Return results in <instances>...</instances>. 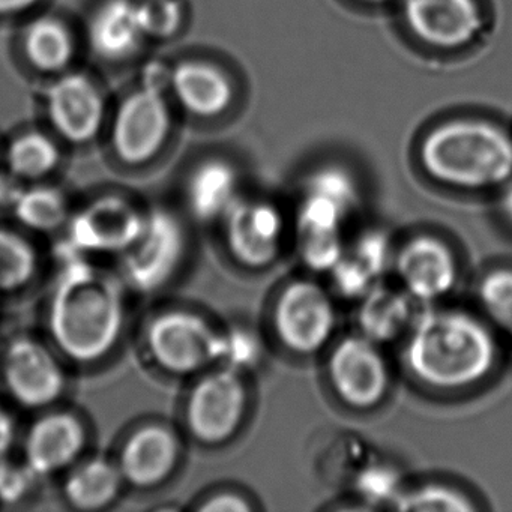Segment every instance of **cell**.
<instances>
[{"instance_id": "cell-3", "label": "cell", "mask_w": 512, "mask_h": 512, "mask_svg": "<svg viewBox=\"0 0 512 512\" xmlns=\"http://www.w3.org/2000/svg\"><path fill=\"white\" fill-rule=\"evenodd\" d=\"M421 161L425 172L440 184L484 190L511 178L512 139L488 122H448L428 134Z\"/></svg>"}, {"instance_id": "cell-18", "label": "cell", "mask_w": 512, "mask_h": 512, "mask_svg": "<svg viewBox=\"0 0 512 512\" xmlns=\"http://www.w3.org/2000/svg\"><path fill=\"white\" fill-rule=\"evenodd\" d=\"M356 304V332L380 346L406 337L419 313L418 302L406 290L385 281L376 284Z\"/></svg>"}, {"instance_id": "cell-1", "label": "cell", "mask_w": 512, "mask_h": 512, "mask_svg": "<svg viewBox=\"0 0 512 512\" xmlns=\"http://www.w3.org/2000/svg\"><path fill=\"white\" fill-rule=\"evenodd\" d=\"M128 289L91 259L56 265L47 298L49 341L71 364L95 365L115 352L127 325Z\"/></svg>"}, {"instance_id": "cell-5", "label": "cell", "mask_w": 512, "mask_h": 512, "mask_svg": "<svg viewBox=\"0 0 512 512\" xmlns=\"http://www.w3.org/2000/svg\"><path fill=\"white\" fill-rule=\"evenodd\" d=\"M187 254L184 221L176 212L155 206L146 211L142 233L118 257V275L128 292L155 295L178 277Z\"/></svg>"}, {"instance_id": "cell-27", "label": "cell", "mask_w": 512, "mask_h": 512, "mask_svg": "<svg viewBox=\"0 0 512 512\" xmlns=\"http://www.w3.org/2000/svg\"><path fill=\"white\" fill-rule=\"evenodd\" d=\"M40 271V254L28 236L0 227V295L28 287Z\"/></svg>"}, {"instance_id": "cell-2", "label": "cell", "mask_w": 512, "mask_h": 512, "mask_svg": "<svg viewBox=\"0 0 512 512\" xmlns=\"http://www.w3.org/2000/svg\"><path fill=\"white\" fill-rule=\"evenodd\" d=\"M403 358L421 385L463 391L490 376L497 343L487 323L469 310L425 305L404 337Z\"/></svg>"}, {"instance_id": "cell-35", "label": "cell", "mask_w": 512, "mask_h": 512, "mask_svg": "<svg viewBox=\"0 0 512 512\" xmlns=\"http://www.w3.org/2000/svg\"><path fill=\"white\" fill-rule=\"evenodd\" d=\"M196 509L202 512H250L254 511V503L238 491L221 490L205 497Z\"/></svg>"}, {"instance_id": "cell-4", "label": "cell", "mask_w": 512, "mask_h": 512, "mask_svg": "<svg viewBox=\"0 0 512 512\" xmlns=\"http://www.w3.org/2000/svg\"><path fill=\"white\" fill-rule=\"evenodd\" d=\"M223 328L199 311L170 307L157 311L143 329V349L161 373L196 377L220 364Z\"/></svg>"}, {"instance_id": "cell-31", "label": "cell", "mask_w": 512, "mask_h": 512, "mask_svg": "<svg viewBox=\"0 0 512 512\" xmlns=\"http://www.w3.org/2000/svg\"><path fill=\"white\" fill-rule=\"evenodd\" d=\"M368 455L370 451L356 437H337L323 452L322 464H320L323 478L329 484L349 488L350 482L355 478L356 472L367 460Z\"/></svg>"}, {"instance_id": "cell-32", "label": "cell", "mask_w": 512, "mask_h": 512, "mask_svg": "<svg viewBox=\"0 0 512 512\" xmlns=\"http://www.w3.org/2000/svg\"><path fill=\"white\" fill-rule=\"evenodd\" d=\"M479 304L491 322L512 335V271L494 269L478 286Z\"/></svg>"}, {"instance_id": "cell-8", "label": "cell", "mask_w": 512, "mask_h": 512, "mask_svg": "<svg viewBox=\"0 0 512 512\" xmlns=\"http://www.w3.org/2000/svg\"><path fill=\"white\" fill-rule=\"evenodd\" d=\"M0 383L13 403L26 410H47L68 388L65 359L52 343L23 334L2 346Z\"/></svg>"}, {"instance_id": "cell-42", "label": "cell", "mask_w": 512, "mask_h": 512, "mask_svg": "<svg viewBox=\"0 0 512 512\" xmlns=\"http://www.w3.org/2000/svg\"><path fill=\"white\" fill-rule=\"evenodd\" d=\"M0 296H2V295H0Z\"/></svg>"}, {"instance_id": "cell-7", "label": "cell", "mask_w": 512, "mask_h": 512, "mask_svg": "<svg viewBox=\"0 0 512 512\" xmlns=\"http://www.w3.org/2000/svg\"><path fill=\"white\" fill-rule=\"evenodd\" d=\"M248 406L247 376L217 365L191 385L185 398V428L202 445H223L241 430Z\"/></svg>"}, {"instance_id": "cell-37", "label": "cell", "mask_w": 512, "mask_h": 512, "mask_svg": "<svg viewBox=\"0 0 512 512\" xmlns=\"http://www.w3.org/2000/svg\"><path fill=\"white\" fill-rule=\"evenodd\" d=\"M16 437V421H14L13 415L0 404V458L11 454Z\"/></svg>"}, {"instance_id": "cell-24", "label": "cell", "mask_w": 512, "mask_h": 512, "mask_svg": "<svg viewBox=\"0 0 512 512\" xmlns=\"http://www.w3.org/2000/svg\"><path fill=\"white\" fill-rule=\"evenodd\" d=\"M71 212L64 191L53 185L35 182L25 188L11 215L28 232L58 235L67 226Z\"/></svg>"}, {"instance_id": "cell-39", "label": "cell", "mask_w": 512, "mask_h": 512, "mask_svg": "<svg viewBox=\"0 0 512 512\" xmlns=\"http://www.w3.org/2000/svg\"><path fill=\"white\" fill-rule=\"evenodd\" d=\"M500 208H502L503 215L509 224H512V184L506 188L505 193L502 196V202H500Z\"/></svg>"}, {"instance_id": "cell-13", "label": "cell", "mask_w": 512, "mask_h": 512, "mask_svg": "<svg viewBox=\"0 0 512 512\" xmlns=\"http://www.w3.org/2000/svg\"><path fill=\"white\" fill-rule=\"evenodd\" d=\"M392 272L421 307L439 304L457 286L460 274L451 245L428 233L412 236L395 250Z\"/></svg>"}, {"instance_id": "cell-33", "label": "cell", "mask_w": 512, "mask_h": 512, "mask_svg": "<svg viewBox=\"0 0 512 512\" xmlns=\"http://www.w3.org/2000/svg\"><path fill=\"white\" fill-rule=\"evenodd\" d=\"M41 478L23 457L0 458V505L19 506L28 502L40 487Z\"/></svg>"}, {"instance_id": "cell-16", "label": "cell", "mask_w": 512, "mask_h": 512, "mask_svg": "<svg viewBox=\"0 0 512 512\" xmlns=\"http://www.w3.org/2000/svg\"><path fill=\"white\" fill-rule=\"evenodd\" d=\"M47 116L61 139L83 146L97 139L106 121V101L91 77L67 73L47 92Z\"/></svg>"}, {"instance_id": "cell-38", "label": "cell", "mask_w": 512, "mask_h": 512, "mask_svg": "<svg viewBox=\"0 0 512 512\" xmlns=\"http://www.w3.org/2000/svg\"><path fill=\"white\" fill-rule=\"evenodd\" d=\"M40 0H0V17H13L31 10Z\"/></svg>"}, {"instance_id": "cell-6", "label": "cell", "mask_w": 512, "mask_h": 512, "mask_svg": "<svg viewBox=\"0 0 512 512\" xmlns=\"http://www.w3.org/2000/svg\"><path fill=\"white\" fill-rule=\"evenodd\" d=\"M271 319L275 337L287 352L316 355L334 340L338 325L335 296L311 278H296L281 287Z\"/></svg>"}, {"instance_id": "cell-30", "label": "cell", "mask_w": 512, "mask_h": 512, "mask_svg": "<svg viewBox=\"0 0 512 512\" xmlns=\"http://www.w3.org/2000/svg\"><path fill=\"white\" fill-rule=\"evenodd\" d=\"M394 242L386 230L370 227L359 232L352 241H347L346 251L377 281H385L392 272L395 257Z\"/></svg>"}, {"instance_id": "cell-19", "label": "cell", "mask_w": 512, "mask_h": 512, "mask_svg": "<svg viewBox=\"0 0 512 512\" xmlns=\"http://www.w3.org/2000/svg\"><path fill=\"white\" fill-rule=\"evenodd\" d=\"M88 41L101 61L116 64L137 55L148 41L140 25L137 2L106 0L89 22Z\"/></svg>"}, {"instance_id": "cell-40", "label": "cell", "mask_w": 512, "mask_h": 512, "mask_svg": "<svg viewBox=\"0 0 512 512\" xmlns=\"http://www.w3.org/2000/svg\"><path fill=\"white\" fill-rule=\"evenodd\" d=\"M365 2H371V4H380V2H385V0H365Z\"/></svg>"}, {"instance_id": "cell-34", "label": "cell", "mask_w": 512, "mask_h": 512, "mask_svg": "<svg viewBox=\"0 0 512 512\" xmlns=\"http://www.w3.org/2000/svg\"><path fill=\"white\" fill-rule=\"evenodd\" d=\"M137 13L146 40H167L181 28L182 5L179 0H140Z\"/></svg>"}, {"instance_id": "cell-36", "label": "cell", "mask_w": 512, "mask_h": 512, "mask_svg": "<svg viewBox=\"0 0 512 512\" xmlns=\"http://www.w3.org/2000/svg\"><path fill=\"white\" fill-rule=\"evenodd\" d=\"M26 187L28 184L25 181L17 178L8 170L0 172V212H10L11 214Z\"/></svg>"}, {"instance_id": "cell-9", "label": "cell", "mask_w": 512, "mask_h": 512, "mask_svg": "<svg viewBox=\"0 0 512 512\" xmlns=\"http://www.w3.org/2000/svg\"><path fill=\"white\" fill-rule=\"evenodd\" d=\"M326 376L338 400L355 410L380 406L391 388V367L383 346L359 332L329 347Z\"/></svg>"}, {"instance_id": "cell-41", "label": "cell", "mask_w": 512, "mask_h": 512, "mask_svg": "<svg viewBox=\"0 0 512 512\" xmlns=\"http://www.w3.org/2000/svg\"><path fill=\"white\" fill-rule=\"evenodd\" d=\"M0 356H2V344H0Z\"/></svg>"}, {"instance_id": "cell-17", "label": "cell", "mask_w": 512, "mask_h": 512, "mask_svg": "<svg viewBox=\"0 0 512 512\" xmlns=\"http://www.w3.org/2000/svg\"><path fill=\"white\" fill-rule=\"evenodd\" d=\"M403 10L410 31L440 49L464 46L482 28L476 0H404Z\"/></svg>"}, {"instance_id": "cell-26", "label": "cell", "mask_w": 512, "mask_h": 512, "mask_svg": "<svg viewBox=\"0 0 512 512\" xmlns=\"http://www.w3.org/2000/svg\"><path fill=\"white\" fill-rule=\"evenodd\" d=\"M61 163L58 143L40 131H28L13 140L5 151L7 170L26 184L43 182Z\"/></svg>"}, {"instance_id": "cell-10", "label": "cell", "mask_w": 512, "mask_h": 512, "mask_svg": "<svg viewBox=\"0 0 512 512\" xmlns=\"http://www.w3.org/2000/svg\"><path fill=\"white\" fill-rule=\"evenodd\" d=\"M146 211L119 194L97 197L71 212L61 235L82 256H121L142 233Z\"/></svg>"}, {"instance_id": "cell-11", "label": "cell", "mask_w": 512, "mask_h": 512, "mask_svg": "<svg viewBox=\"0 0 512 512\" xmlns=\"http://www.w3.org/2000/svg\"><path fill=\"white\" fill-rule=\"evenodd\" d=\"M170 128L166 95L158 85H145L122 101L113 118L110 143L125 166H145L163 151Z\"/></svg>"}, {"instance_id": "cell-14", "label": "cell", "mask_w": 512, "mask_h": 512, "mask_svg": "<svg viewBox=\"0 0 512 512\" xmlns=\"http://www.w3.org/2000/svg\"><path fill=\"white\" fill-rule=\"evenodd\" d=\"M88 446L85 422L70 410H44L32 421L22 443V457L41 476L61 475L82 460Z\"/></svg>"}, {"instance_id": "cell-21", "label": "cell", "mask_w": 512, "mask_h": 512, "mask_svg": "<svg viewBox=\"0 0 512 512\" xmlns=\"http://www.w3.org/2000/svg\"><path fill=\"white\" fill-rule=\"evenodd\" d=\"M167 83L182 109L200 118L221 115L232 103V83L223 71L206 62L176 65Z\"/></svg>"}, {"instance_id": "cell-22", "label": "cell", "mask_w": 512, "mask_h": 512, "mask_svg": "<svg viewBox=\"0 0 512 512\" xmlns=\"http://www.w3.org/2000/svg\"><path fill=\"white\" fill-rule=\"evenodd\" d=\"M64 475L62 494L76 511H103L119 499L125 487L116 461L100 455L82 458Z\"/></svg>"}, {"instance_id": "cell-12", "label": "cell", "mask_w": 512, "mask_h": 512, "mask_svg": "<svg viewBox=\"0 0 512 512\" xmlns=\"http://www.w3.org/2000/svg\"><path fill=\"white\" fill-rule=\"evenodd\" d=\"M230 257L242 268L262 271L277 262L286 241L283 212L263 199H239L221 221Z\"/></svg>"}, {"instance_id": "cell-23", "label": "cell", "mask_w": 512, "mask_h": 512, "mask_svg": "<svg viewBox=\"0 0 512 512\" xmlns=\"http://www.w3.org/2000/svg\"><path fill=\"white\" fill-rule=\"evenodd\" d=\"M22 43L29 64L46 74L65 73L76 53L70 29L53 16L32 20L23 31Z\"/></svg>"}, {"instance_id": "cell-29", "label": "cell", "mask_w": 512, "mask_h": 512, "mask_svg": "<svg viewBox=\"0 0 512 512\" xmlns=\"http://www.w3.org/2000/svg\"><path fill=\"white\" fill-rule=\"evenodd\" d=\"M265 358V343L253 326L232 323L223 328L220 364L247 376Z\"/></svg>"}, {"instance_id": "cell-25", "label": "cell", "mask_w": 512, "mask_h": 512, "mask_svg": "<svg viewBox=\"0 0 512 512\" xmlns=\"http://www.w3.org/2000/svg\"><path fill=\"white\" fill-rule=\"evenodd\" d=\"M406 485V478L398 464L380 457L376 452H370L347 490L352 493L356 502L367 508H394V503Z\"/></svg>"}, {"instance_id": "cell-15", "label": "cell", "mask_w": 512, "mask_h": 512, "mask_svg": "<svg viewBox=\"0 0 512 512\" xmlns=\"http://www.w3.org/2000/svg\"><path fill=\"white\" fill-rule=\"evenodd\" d=\"M181 457L182 442L175 428L163 422H146L125 437L115 461L125 485L154 490L172 478Z\"/></svg>"}, {"instance_id": "cell-20", "label": "cell", "mask_w": 512, "mask_h": 512, "mask_svg": "<svg viewBox=\"0 0 512 512\" xmlns=\"http://www.w3.org/2000/svg\"><path fill=\"white\" fill-rule=\"evenodd\" d=\"M239 199L238 173L227 161H203L185 181V209L197 223H221Z\"/></svg>"}, {"instance_id": "cell-28", "label": "cell", "mask_w": 512, "mask_h": 512, "mask_svg": "<svg viewBox=\"0 0 512 512\" xmlns=\"http://www.w3.org/2000/svg\"><path fill=\"white\" fill-rule=\"evenodd\" d=\"M394 509L404 512H467L478 506L472 497L455 485L445 482H422L404 487L394 503Z\"/></svg>"}]
</instances>
